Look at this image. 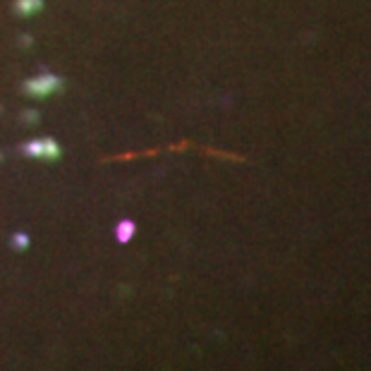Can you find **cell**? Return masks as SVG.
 <instances>
[{
  "mask_svg": "<svg viewBox=\"0 0 371 371\" xmlns=\"http://www.w3.org/2000/svg\"><path fill=\"white\" fill-rule=\"evenodd\" d=\"M41 151H43L41 142H24V144H19V153H22V156H38V158H41Z\"/></svg>",
  "mask_w": 371,
  "mask_h": 371,
  "instance_id": "cell-4",
  "label": "cell"
},
{
  "mask_svg": "<svg viewBox=\"0 0 371 371\" xmlns=\"http://www.w3.org/2000/svg\"><path fill=\"white\" fill-rule=\"evenodd\" d=\"M43 10V0H15V12L19 17H31Z\"/></svg>",
  "mask_w": 371,
  "mask_h": 371,
  "instance_id": "cell-2",
  "label": "cell"
},
{
  "mask_svg": "<svg viewBox=\"0 0 371 371\" xmlns=\"http://www.w3.org/2000/svg\"><path fill=\"white\" fill-rule=\"evenodd\" d=\"M120 228H122V232H120V240H127V235H130V230H134V225H130V223H122Z\"/></svg>",
  "mask_w": 371,
  "mask_h": 371,
  "instance_id": "cell-5",
  "label": "cell"
},
{
  "mask_svg": "<svg viewBox=\"0 0 371 371\" xmlns=\"http://www.w3.org/2000/svg\"><path fill=\"white\" fill-rule=\"evenodd\" d=\"M62 79L57 74H41V77H34V79H27L22 84V91L27 96H48V93H56L62 89Z\"/></svg>",
  "mask_w": 371,
  "mask_h": 371,
  "instance_id": "cell-1",
  "label": "cell"
},
{
  "mask_svg": "<svg viewBox=\"0 0 371 371\" xmlns=\"http://www.w3.org/2000/svg\"><path fill=\"white\" fill-rule=\"evenodd\" d=\"M41 146H43V151H41V158H48V161H56L57 156H60V146H57L56 139H51V137H46V139H41Z\"/></svg>",
  "mask_w": 371,
  "mask_h": 371,
  "instance_id": "cell-3",
  "label": "cell"
}]
</instances>
